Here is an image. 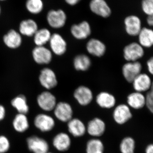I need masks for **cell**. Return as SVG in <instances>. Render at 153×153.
<instances>
[{"label":"cell","mask_w":153,"mask_h":153,"mask_svg":"<svg viewBox=\"0 0 153 153\" xmlns=\"http://www.w3.org/2000/svg\"><path fill=\"white\" fill-rule=\"evenodd\" d=\"M33 124L37 129L44 133L52 131L55 126L54 118L46 113L36 115L34 118Z\"/></svg>","instance_id":"1"},{"label":"cell","mask_w":153,"mask_h":153,"mask_svg":"<svg viewBox=\"0 0 153 153\" xmlns=\"http://www.w3.org/2000/svg\"><path fill=\"white\" fill-rule=\"evenodd\" d=\"M27 146L33 153H47L49 150V143L43 138L36 135L30 136L26 140Z\"/></svg>","instance_id":"2"},{"label":"cell","mask_w":153,"mask_h":153,"mask_svg":"<svg viewBox=\"0 0 153 153\" xmlns=\"http://www.w3.org/2000/svg\"><path fill=\"white\" fill-rule=\"evenodd\" d=\"M123 52L124 58L128 62L138 61L145 54L144 48L136 42L128 44L124 48Z\"/></svg>","instance_id":"3"},{"label":"cell","mask_w":153,"mask_h":153,"mask_svg":"<svg viewBox=\"0 0 153 153\" xmlns=\"http://www.w3.org/2000/svg\"><path fill=\"white\" fill-rule=\"evenodd\" d=\"M36 100L38 106L45 112L53 111L57 103L55 96L48 91L40 94Z\"/></svg>","instance_id":"4"},{"label":"cell","mask_w":153,"mask_h":153,"mask_svg":"<svg viewBox=\"0 0 153 153\" xmlns=\"http://www.w3.org/2000/svg\"><path fill=\"white\" fill-rule=\"evenodd\" d=\"M53 111L55 118L63 123L68 122L73 118L72 106L66 102H57Z\"/></svg>","instance_id":"5"},{"label":"cell","mask_w":153,"mask_h":153,"mask_svg":"<svg viewBox=\"0 0 153 153\" xmlns=\"http://www.w3.org/2000/svg\"><path fill=\"white\" fill-rule=\"evenodd\" d=\"M39 81L41 85L47 90L53 89L58 83L55 71L49 68H44L40 71Z\"/></svg>","instance_id":"6"},{"label":"cell","mask_w":153,"mask_h":153,"mask_svg":"<svg viewBox=\"0 0 153 153\" xmlns=\"http://www.w3.org/2000/svg\"><path fill=\"white\" fill-rule=\"evenodd\" d=\"M142 65L138 61L127 62L122 67V74L128 82L132 83L134 79L142 73Z\"/></svg>","instance_id":"7"},{"label":"cell","mask_w":153,"mask_h":153,"mask_svg":"<svg viewBox=\"0 0 153 153\" xmlns=\"http://www.w3.org/2000/svg\"><path fill=\"white\" fill-rule=\"evenodd\" d=\"M32 57L37 64H48L52 61V53L45 46H36L32 51Z\"/></svg>","instance_id":"8"},{"label":"cell","mask_w":153,"mask_h":153,"mask_svg":"<svg viewBox=\"0 0 153 153\" xmlns=\"http://www.w3.org/2000/svg\"><path fill=\"white\" fill-rule=\"evenodd\" d=\"M112 116L116 123L122 125L131 119L132 114L130 108L127 105L121 104L115 108Z\"/></svg>","instance_id":"9"},{"label":"cell","mask_w":153,"mask_h":153,"mask_svg":"<svg viewBox=\"0 0 153 153\" xmlns=\"http://www.w3.org/2000/svg\"><path fill=\"white\" fill-rule=\"evenodd\" d=\"M67 17L62 10H51L47 13V19L48 24L54 29H60L66 24Z\"/></svg>","instance_id":"10"},{"label":"cell","mask_w":153,"mask_h":153,"mask_svg":"<svg viewBox=\"0 0 153 153\" xmlns=\"http://www.w3.org/2000/svg\"><path fill=\"white\" fill-rule=\"evenodd\" d=\"M50 50L57 56H61L67 50V43L62 36L58 33H53L49 41Z\"/></svg>","instance_id":"11"},{"label":"cell","mask_w":153,"mask_h":153,"mask_svg":"<svg viewBox=\"0 0 153 153\" xmlns=\"http://www.w3.org/2000/svg\"><path fill=\"white\" fill-rule=\"evenodd\" d=\"M86 132L94 138L103 135L106 130V124L104 121L99 117H95L88 123Z\"/></svg>","instance_id":"12"},{"label":"cell","mask_w":153,"mask_h":153,"mask_svg":"<svg viewBox=\"0 0 153 153\" xmlns=\"http://www.w3.org/2000/svg\"><path fill=\"white\" fill-rule=\"evenodd\" d=\"M74 99L82 106H87L93 99V94L90 88L84 85L77 88L73 94Z\"/></svg>","instance_id":"13"},{"label":"cell","mask_w":153,"mask_h":153,"mask_svg":"<svg viewBox=\"0 0 153 153\" xmlns=\"http://www.w3.org/2000/svg\"><path fill=\"white\" fill-rule=\"evenodd\" d=\"M52 143L56 150L60 152H66L71 147V140L68 134L61 132L54 136Z\"/></svg>","instance_id":"14"},{"label":"cell","mask_w":153,"mask_h":153,"mask_svg":"<svg viewBox=\"0 0 153 153\" xmlns=\"http://www.w3.org/2000/svg\"><path fill=\"white\" fill-rule=\"evenodd\" d=\"M70 32L75 39L84 40L90 36L91 33V27L88 22L83 21L79 24L72 25Z\"/></svg>","instance_id":"15"},{"label":"cell","mask_w":153,"mask_h":153,"mask_svg":"<svg viewBox=\"0 0 153 153\" xmlns=\"http://www.w3.org/2000/svg\"><path fill=\"white\" fill-rule=\"evenodd\" d=\"M124 25L126 32L130 36H138L142 29L140 19L134 15L126 17L124 20Z\"/></svg>","instance_id":"16"},{"label":"cell","mask_w":153,"mask_h":153,"mask_svg":"<svg viewBox=\"0 0 153 153\" xmlns=\"http://www.w3.org/2000/svg\"><path fill=\"white\" fill-rule=\"evenodd\" d=\"M22 41L21 34L15 30H9L3 38L4 44L6 47L10 49H17L21 47Z\"/></svg>","instance_id":"17"},{"label":"cell","mask_w":153,"mask_h":153,"mask_svg":"<svg viewBox=\"0 0 153 153\" xmlns=\"http://www.w3.org/2000/svg\"><path fill=\"white\" fill-rule=\"evenodd\" d=\"M67 123L68 132L74 137H83L86 133V126L79 119L72 118Z\"/></svg>","instance_id":"18"},{"label":"cell","mask_w":153,"mask_h":153,"mask_svg":"<svg viewBox=\"0 0 153 153\" xmlns=\"http://www.w3.org/2000/svg\"><path fill=\"white\" fill-rule=\"evenodd\" d=\"M152 81L150 77L146 73H140L133 81V86L137 92L142 93L150 89Z\"/></svg>","instance_id":"19"},{"label":"cell","mask_w":153,"mask_h":153,"mask_svg":"<svg viewBox=\"0 0 153 153\" xmlns=\"http://www.w3.org/2000/svg\"><path fill=\"white\" fill-rule=\"evenodd\" d=\"M86 48L88 53L97 57H101L104 55L106 50L105 44L96 38H92L88 41Z\"/></svg>","instance_id":"20"},{"label":"cell","mask_w":153,"mask_h":153,"mask_svg":"<svg viewBox=\"0 0 153 153\" xmlns=\"http://www.w3.org/2000/svg\"><path fill=\"white\" fill-rule=\"evenodd\" d=\"M89 7L94 14L103 18H108L111 14V10L105 0H91Z\"/></svg>","instance_id":"21"},{"label":"cell","mask_w":153,"mask_h":153,"mask_svg":"<svg viewBox=\"0 0 153 153\" xmlns=\"http://www.w3.org/2000/svg\"><path fill=\"white\" fill-rule=\"evenodd\" d=\"M96 101L98 106L101 108L110 109L115 105L116 99L111 94L106 91H102L97 96Z\"/></svg>","instance_id":"22"},{"label":"cell","mask_w":153,"mask_h":153,"mask_svg":"<svg viewBox=\"0 0 153 153\" xmlns=\"http://www.w3.org/2000/svg\"><path fill=\"white\" fill-rule=\"evenodd\" d=\"M38 30V24L33 19L23 20L19 25V32L22 36L33 37Z\"/></svg>","instance_id":"23"},{"label":"cell","mask_w":153,"mask_h":153,"mask_svg":"<svg viewBox=\"0 0 153 153\" xmlns=\"http://www.w3.org/2000/svg\"><path fill=\"white\" fill-rule=\"evenodd\" d=\"M27 114L18 113L15 115L12 121L14 130L19 133H23L29 129L30 122Z\"/></svg>","instance_id":"24"},{"label":"cell","mask_w":153,"mask_h":153,"mask_svg":"<svg viewBox=\"0 0 153 153\" xmlns=\"http://www.w3.org/2000/svg\"><path fill=\"white\" fill-rule=\"evenodd\" d=\"M127 102L130 108L134 109H141L146 105V96L142 93L135 91L128 96Z\"/></svg>","instance_id":"25"},{"label":"cell","mask_w":153,"mask_h":153,"mask_svg":"<svg viewBox=\"0 0 153 153\" xmlns=\"http://www.w3.org/2000/svg\"><path fill=\"white\" fill-rule=\"evenodd\" d=\"M11 105L18 113L27 114L30 111L27 97L23 94H19L14 97L11 100Z\"/></svg>","instance_id":"26"},{"label":"cell","mask_w":153,"mask_h":153,"mask_svg":"<svg viewBox=\"0 0 153 153\" xmlns=\"http://www.w3.org/2000/svg\"><path fill=\"white\" fill-rule=\"evenodd\" d=\"M138 37L139 44L143 48H151L153 46V30L143 27L141 30Z\"/></svg>","instance_id":"27"},{"label":"cell","mask_w":153,"mask_h":153,"mask_svg":"<svg viewBox=\"0 0 153 153\" xmlns=\"http://www.w3.org/2000/svg\"><path fill=\"white\" fill-rule=\"evenodd\" d=\"M52 35L50 30L47 28L38 29L33 36L34 43L36 46H45L49 43Z\"/></svg>","instance_id":"28"},{"label":"cell","mask_w":153,"mask_h":153,"mask_svg":"<svg viewBox=\"0 0 153 153\" xmlns=\"http://www.w3.org/2000/svg\"><path fill=\"white\" fill-rule=\"evenodd\" d=\"M91 62L90 57L85 54L76 55L73 60V66L78 71H86L91 66Z\"/></svg>","instance_id":"29"},{"label":"cell","mask_w":153,"mask_h":153,"mask_svg":"<svg viewBox=\"0 0 153 153\" xmlns=\"http://www.w3.org/2000/svg\"><path fill=\"white\" fill-rule=\"evenodd\" d=\"M104 145L98 138H93L88 141L86 144V153H104Z\"/></svg>","instance_id":"30"},{"label":"cell","mask_w":153,"mask_h":153,"mask_svg":"<svg viewBox=\"0 0 153 153\" xmlns=\"http://www.w3.org/2000/svg\"><path fill=\"white\" fill-rule=\"evenodd\" d=\"M121 153H134L135 141L132 137H126L121 141L119 146Z\"/></svg>","instance_id":"31"},{"label":"cell","mask_w":153,"mask_h":153,"mask_svg":"<svg viewBox=\"0 0 153 153\" xmlns=\"http://www.w3.org/2000/svg\"><path fill=\"white\" fill-rule=\"evenodd\" d=\"M26 7L30 13L38 14L44 8V3L42 0H27Z\"/></svg>","instance_id":"32"},{"label":"cell","mask_w":153,"mask_h":153,"mask_svg":"<svg viewBox=\"0 0 153 153\" xmlns=\"http://www.w3.org/2000/svg\"><path fill=\"white\" fill-rule=\"evenodd\" d=\"M11 147V143L8 138L4 135H0V153L7 152Z\"/></svg>","instance_id":"33"},{"label":"cell","mask_w":153,"mask_h":153,"mask_svg":"<svg viewBox=\"0 0 153 153\" xmlns=\"http://www.w3.org/2000/svg\"><path fill=\"white\" fill-rule=\"evenodd\" d=\"M143 12L148 16L153 14V0H143L141 3Z\"/></svg>","instance_id":"34"},{"label":"cell","mask_w":153,"mask_h":153,"mask_svg":"<svg viewBox=\"0 0 153 153\" xmlns=\"http://www.w3.org/2000/svg\"><path fill=\"white\" fill-rule=\"evenodd\" d=\"M146 98V105L149 111L153 114V95L149 91L147 94Z\"/></svg>","instance_id":"35"},{"label":"cell","mask_w":153,"mask_h":153,"mask_svg":"<svg viewBox=\"0 0 153 153\" xmlns=\"http://www.w3.org/2000/svg\"><path fill=\"white\" fill-rule=\"evenodd\" d=\"M148 70L152 75H153V56L151 57L147 62Z\"/></svg>","instance_id":"36"},{"label":"cell","mask_w":153,"mask_h":153,"mask_svg":"<svg viewBox=\"0 0 153 153\" xmlns=\"http://www.w3.org/2000/svg\"><path fill=\"white\" fill-rule=\"evenodd\" d=\"M6 109L5 107L2 105L0 104V122L4 119L6 116Z\"/></svg>","instance_id":"37"},{"label":"cell","mask_w":153,"mask_h":153,"mask_svg":"<svg viewBox=\"0 0 153 153\" xmlns=\"http://www.w3.org/2000/svg\"><path fill=\"white\" fill-rule=\"evenodd\" d=\"M146 153H153V143L150 144L147 146L145 150Z\"/></svg>","instance_id":"38"},{"label":"cell","mask_w":153,"mask_h":153,"mask_svg":"<svg viewBox=\"0 0 153 153\" xmlns=\"http://www.w3.org/2000/svg\"><path fill=\"white\" fill-rule=\"evenodd\" d=\"M147 23L148 25L150 27H153V14L148 16L147 19Z\"/></svg>","instance_id":"39"},{"label":"cell","mask_w":153,"mask_h":153,"mask_svg":"<svg viewBox=\"0 0 153 153\" xmlns=\"http://www.w3.org/2000/svg\"><path fill=\"white\" fill-rule=\"evenodd\" d=\"M80 0H65L66 3L71 6H74L79 2Z\"/></svg>","instance_id":"40"},{"label":"cell","mask_w":153,"mask_h":153,"mask_svg":"<svg viewBox=\"0 0 153 153\" xmlns=\"http://www.w3.org/2000/svg\"><path fill=\"white\" fill-rule=\"evenodd\" d=\"M149 91V92H150L152 95H153V81H152V85H151L150 89Z\"/></svg>","instance_id":"41"},{"label":"cell","mask_w":153,"mask_h":153,"mask_svg":"<svg viewBox=\"0 0 153 153\" xmlns=\"http://www.w3.org/2000/svg\"><path fill=\"white\" fill-rule=\"evenodd\" d=\"M1 13V6H0V14Z\"/></svg>","instance_id":"42"},{"label":"cell","mask_w":153,"mask_h":153,"mask_svg":"<svg viewBox=\"0 0 153 153\" xmlns=\"http://www.w3.org/2000/svg\"><path fill=\"white\" fill-rule=\"evenodd\" d=\"M47 153H52V152H48Z\"/></svg>","instance_id":"43"},{"label":"cell","mask_w":153,"mask_h":153,"mask_svg":"<svg viewBox=\"0 0 153 153\" xmlns=\"http://www.w3.org/2000/svg\"><path fill=\"white\" fill-rule=\"evenodd\" d=\"M6 1V0H0V1Z\"/></svg>","instance_id":"44"}]
</instances>
